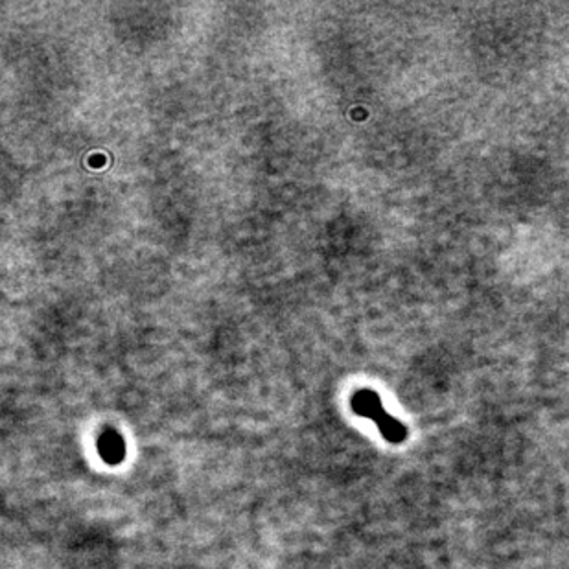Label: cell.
Segmentation results:
<instances>
[{"label": "cell", "mask_w": 569, "mask_h": 569, "mask_svg": "<svg viewBox=\"0 0 569 569\" xmlns=\"http://www.w3.org/2000/svg\"><path fill=\"white\" fill-rule=\"evenodd\" d=\"M350 408L358 417L371 418L378 426L384 439H387L391 444H401L408 439V427L385 411L378 392L371 389L354 392L350 398Z\"/></svg>", "instance_id": "obj_1"}, {"label": "cell", "mask_w": 569, "mask_h": 569, "mask_svg": "<svg viewBox=\"0 0 569 569\" xmlns=\"http://www.w3.org/2000/svg\"><path fill=\"white\" fill-rule=\"evenodd\" d=\"M98 453L108 464H120L125 457V443L115 429H106L98 439Z\"/></svg>", "instance_id": "obj_2"}]
</instances>
